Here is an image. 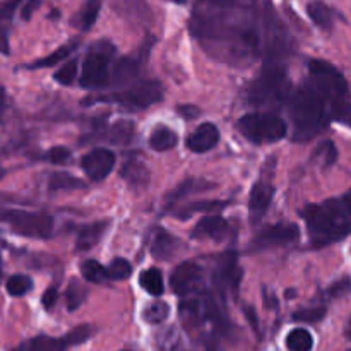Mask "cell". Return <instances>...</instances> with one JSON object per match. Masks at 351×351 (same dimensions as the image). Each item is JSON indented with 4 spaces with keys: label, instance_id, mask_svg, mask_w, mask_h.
I'll use <instances>...</instances> for the list:
<instances>
[{
    "label": "cell",
    "instance_id": "6da1fadb",
    "mask_svg": "<svg viewBox=\"0 0 351 351\" xmlns=\"http://www.w3.org/2000/svg\"><path fill=\"white\" fill-rule=\"evenodd\" d=\"M189 27L202 47L228 62L259 55L278 60L290 45L274 9L259 10L250 0H201Z\"/></svg>",
    "mask_w": 351,
    "mask_h": 351
},
{
    "label": "cell",
    "instance_id": "7a4b0ae2",
    "mask_svg": "<svg viewBox=\"0 0 351 351\" xmlns=\"http://www.w3.org/2000/svg\"><path fill=\"white\" fill-rule=\"evenodd\" d=\"M315 249L331 245L351 233V191L321 204H308L300 211Z\"/></svg>",
    "mask_w": 351,
    "mask_h": 351
},
{
    "label": "cell",
    "instance_id": "3957f363",
    "mask_svg": "<svg viewBox=\"0 0 351 351\" xmlns=\"http://www.w3.org/2000/svg\"><path fill=\"white\" fill-rule=\"evenodd\" d=\"M291 125H293V141L307 143L322 132L332 120V103L311 79L304 82L297 93L290 96Z\"/></svg>",
    "mask_w": 351,
    "mask_h": 351
},
{
    "label": "cell",
    "instance_id": "277c9868",
    "mask_svg": "<svg viewBox=\"0 0 351 351\" xmlns=\"http://www.w3.org/2000/svg\"><path fill=\"white\" fill-rule=\"evenodd\" d=\"M290 93L291 82L287 67L278 60H267L259 77L250 82L247 88L245 99L252 106L278 108L290 101Z\"/></svg>",
    "mask_w": 351,
    "mask_h": 351
},
{
    "label": "cell",
    "instance_id": "5b68a950",
    "mask_svg": "<svg viewBox=\"0 0 351 351\" xmlns=\"http://www.w3.org/2000/svg\"><path fill=\"white\" fill-rule=\"evenodd\" d=\"M115 47L108 40H98L89 47L82 60L81 86L86 89H101L112 82V65Z\"/></svg>",
    "mask_w": 351,
    "mask_h": 351
},
{
    "label": "cell",
    "instance_id": "8992f818",
    "mask_svg": "<svg viewBox=\"0 0 351 351\" xmlns=\"http://www.w3.org/2000/svg\"><path fill=\"white\" fill-rule=\"evenodd\" d=\"M239 132L252 144H273L287 137V123L281 117L267 112L247 113L237 122Z\"/></svg>",
    "mask_w": 351,
    "mask_h": 351
},
{
    "label": "cell",
    "instance_id": "52a82bcc",
    "mask_svg": "<svg viewBox=\"0 0 351 351\" xmlns=\"http://www.w3.org/2000/svg\"><path fill=\"white\" fill-rule=\"evenodd\" d=\"M180 319L189 331H199L211 324L216 329L226 328V321L213 297H184L180 304Z\"/></svg>",
    "mask_w": 351,
    "mask_h": 351
},
{
    "label": "cell",
    "instance_id": "ba28073f",
    "mask_svg": "<svg viewBox=\"0 0 351 351\" xmlns=\"http://www.w3.org/2000/svg\"><path fill=\"white\" fill-rule=\"evenodd\" d=\"M0 221L5 223L14 233L27 239H50L53 233V218L45 211H24V209H3Z\"/></svg>",
    "mask_w": 351,
    "mask_h": 351
},
{
    "label": "cell",
    "instance_id": "9c48e42d",
    "mask_svg": "<svg viewBox=\"0 0 351 351\" xmlns=\"http://www.w3.org/2000/svg\"><path fill=\"white\" fill-rule=\"evenodd\" d=\"M308 79L331 99L332 112L341 103L350 101V88L345 75L338 71L332 64L326 60H311L308 64Z\"/></svg>",
    "mask_w": 351,
    "mask_h": 351
},
{
    "label": "cell",
    "instance_id": "30bf717a",
    "mask_svg": "<svg viewBox=\"0 0 351 351\" xmlns=\"http://www.w3.org/2000/svg\"><path fill=\"white\" fill-rule=\"evenodd\" d=\"M105 99L120 103L122 106H129V108L144 110L163 99V86L156 79H139Z\"/></svg>",
    "mask_w": 351,
    "mask_h": 351
},
{
    "label": "cell",
    "instance_id": "8fae6325",
    "mask_svg": "<svg viewBox=\"0 0 351 351\" xmlns=\"http://www.w3.org/2000/svg\"><path fill=\"white\" fill-rule=\"evenodd\" d=\"M300 239V228L295 223H276L261 230L252 240V249L264 250L271 247H283Z\"/></svg>",
    "mask_w": 351,
    "mask_h": 351
},
{
    "label": "cell",
    "instance_id": "7c38bea8",
    "mask_svg": "<svg viewBox=\"0 0 351 351\" xmlns=\"http://www.w3.org/2000/svg\"><path fill=\"white\" fill-rule=\"evenodd\" d=\"M171 290L178 297H189V295L197 293L202 285V269L195 263H182L175 267L170 276Z\"/></svg>",
    "mask_w": 351,
    "mask_h": 351
},
{
    "label": "cell",
    "instance_id": "4fadbf2b",
    "mask_svg": "<svg viewBox=\"0 0 351 351\" xmlns=\"http://www.w3.org/2000/svg\"><path fill=\"white\" fill-rule=\"evenodd\" d=\"M115 161L117 158L113 151L99 147V149H93L82 156L81 168L91 180L101 182L112 173V170L115 168Z\"/></svg>",
    "mask_w": 351,
    "mask_h": 351
},
{
    "label": "cell",
    "instance_id": "5bb4252c",
    "mask_svg": "<svg viewBox=\"0 0 351 351\" xmlns=\"http://www.w3.org/2000/svg\"><path fill=\"white\" fill-rule=\"evenodd\" d=\"M274 197V185L267 180H257L249 195V219L250 225L257 226L266 216L271 201Z\"/></svg>",
    "mask_w": 351,
    "mask_h": 351
},
{
    "label": "cell",
    "instance_id": "9a60e30c",
    "mask_svg": "<svg viewBox=\"0 0 351 351\" xmlns=\"http://www.w3.org/2000/svg\"><path fill=\"white\" fill-rule=\"evenodd\" d=\"M240 280H242V269H240L239 264H237L235 254L223 256L215 271V283L216 287H218V290H226L230 291V293L237 295Z\"/></svg>",
    "mask_w": 351,
    "mask_h": 351
},
{
    "label": "cell",
    "instance_id": "2e32d148",
    "mask_svg": "<svg viewBox=\"0 0 351 351\" xmlns=\"http://www.w3.org/2000/svg\"><path fill=\"white\" fill-rule=\"evenodd\" d=\"M230 235V225L223 216L211 215L204 216L197 225L194 226L191 233V239L194 240H213V242H221Z\"/></svg>",
    "mask_w": 351,
    "mask_h": 351
},
{
    "label": "cell",
    "instance_id": "e0dca14e",
    "mask_svg": "<svg viewBox=\"0 0 351 351\" xmlns=\"http://www.w3.org/2000/svg\"><path fill=\"white\" fill-rule=\"evenodd\" d=\"M218 141H219V130L216 129L215 123L208 122L199 125L197 129L187 137L185 146H187V149L192 151V153L201 154V153H208V151H211L213 147L218 144Z\"/></svg>",
    "mask_w": 351,
    "mask_h": 351
},
{
    "label": "cell",
    "instance_id": "ac0fdd59",
    "mask_svg": "<svg viewBox=\"0 0 351 351\" xmlns=\"http://www.w3.org/2000/svg\"><path fill=\"white\" fill-rule=\"evenodd\" d=\"M182 249V242L175 239L171 233L167 230H158L153 237V243H151V254L156 261H170L171 257L177 256Z\"/></svg>",
    "mask_w": 351,
    "mask_h": 351
},
{
    "label": "cell",
    "instance_id": "d6986e66",
    "mask_svg": "<svg viewBox=\"0 0 351 351\" xmlns=\"http://www.w3.org/2000/svg\"><path fill=\"white\" fill-rule=\"evenodd\" d=\"M67 348L69 346L64 341V338H51V336L40 335L26 339L10 351H65Z\"/></svg>",
    "mask_w": 351,
    "mask_h": 351
},
{
    "label": "cell",
    "instance_id": "ffe728a7",
    "mask_svg": "<svg viewBox=\"0 0 351 351\" xmlns=\"http://www.w3.org/2000/svg\"><path fill=\"white\" fill-rule=\"evenodd\" d=\"M106 225H108L106 221H98L82 226L77 233V240H75V250L77 252H88V250H91L99 242L103 233H105Z\"/></svg>",
    "mask_w": 351,
    "mask_h": 351
},
{
    "label": "cell",
    "instance_id": "44dd1931",
    "mask_svg": "<svg viewBox=\"0 0 351 351\" xmlns=\"http://www.w3.org/2000/svg\"><path fill=\"white\" fill-rule=\"evenodd\" d=\"M215 187V184L208 180H202V178H187L185 182H182L178 187H175V191L171 192L170 195L167 197V206L171 208L177 201H180L182 197L189 194H194V192H204V191H211Z\"/></svg>",
    "mask_w": 351,
    "mask_h": 351
},
{
    "label": "cell",
    "instance_id": "7402d4cb",
    "mask_svg": "<svg viewBox=\"0 0 351 351\" xmlns=\"http://www.w3.org/2000/svg\"><path fill=\"white\" fill-rule=\"evenodd\" d=\"M123 180L132 187H144L149 184V170L144 167L143 161L139 160H129L123 165L122 171H120Z\"/></svg>",
    "mask_w": 351,
    "mask_h": 351
},
{
    "label": "cell",
    "instance_id": "603a6c76",
    "mask_svg": "<svg viewBox=\"0 0 351 351\" xmlns=\"http://www.w3.org/2000/svg\"><path fill=\"white\" fill-rule=\"evenodd\" d=\"M177 143H178L177 132L167 125H158L149 136L151 149L158 151V153H161V151L173 149V147L177 146Z\"/></svg>",
    "mask_w": 351,
    "mask_h": 351
},
{
    "label": "cell",
    "instance_id": "cb8c5ba5",
    "mask_svg": "<svg viewBox=\"0 0 351 351\" xmlns=\"http://www.w3.org/2000/svg\"><path fill=\"white\" fill-rule=\"evenodd\" d=\"M139 283L143 287V290L153 295V297H161L163 295V274L156 267H147V269H144L139 276Z\"/></svg>",
    "mask_w": 351,
    "mask_h": 351
},
{
    "label": "cell",
    "instance_id": "d4e9b609",
    "mask_svg": "<svg viewBox=\"0 0 351 351\" xmlns=\"http://www.w3.org/2000/svg\"><path fill=\"white\" fill-rule=\"evenodd\" d=\"M139 67H141V62L136 55H134V57L122 58V60L112 69V79H113L112 82H115V84H122V82L130 81V79L137 74Z\"/></svg>",
    "mask_w": 351,
    "mask_h": 351
},
{
    "label": "cell",
    "instance_id": "484cf974",
    "mask_svg": "<svg viewBox=\"0 0 351 351\" xmlns=\"http://www.w3.org/2000/svg\"><path fill=\"white\" fill-rule=\"evenodd\" d=\"M307 14L312 19V23L321 29L328 31L332 27V21H335V14L329 9L326 3L322 2H311L307 5Z\"/></svg>",
    "mask_w": 351,
    "mask_h": 351
},
{
    "label": "cell",
    "instance_id": "4316f807",
    "mask_svg": "<svg viewBox=\"0 0 351 351\" xmlns=\"http://www.w3.org/2000/svg\"><path fill=\"white\" fill-rule=\"evenodd\" d=\"M105 139H108L113 144H129L134 137V123L125 122V120H120L115 122L113 125H110L105 130Z\"/></svg>",
    "mask_w": 351,
    "mask_h": 351
},
{
    "label": "cell",
    "instance_id": "83f0119b",
    "mask_svg": "<svg viewBox=\"0 0 351 351\" xmlns=\"http://www.w3.org/2000/svg\"><path fill=\"white\" fill-rule=\"evenodd\" d=\"M228 206L226 201H195L187 204L185 208H182L180 211H175V218L180 219H187L189 216L194 215V213H211V211H218V209L225 208Z\"/></svg>",
    "mask_w": 351,
    "mask_h": 351
},
{
    "label": "cell",
    "instance_id": "f1b7e54d",
    "mask_svg": "<svg viewBox=\"0 0 351 351\" xmlns=\"http://www.w3.org/2000/svg\"><path fill=\"white\" fill-rule=\"evenodd\" d=\"M81 273L82 278H84L88 283H95V285H103L106 281H110L108 276V269L105 266L98 263V261H84L81 266Z\"/></svg>",
    "mask_w": 351,
    "mask_h": 351
},
{
    "label": "cell",
    "instance_id": "f546056e",
    "mask_svg": "<svg viewBox=\"0 0 351 351\" xmlns=\"http://www.w3.org/2000/svg\"><path fill=\"white\" fill-rule=\"evenodd\" d=\"M86 297H88V288L82 285L79 280H71V285L65 291V304H67V311L74 312L84 304Z\"/></svg>",
    "mask_w": 351,
    "mask_h": 351
},
{
    "label": "cell",
    "instance_id": "4dcf8cb0",
    "mask_svg": "<svg viewBox=\"0 0 351 351\" xmlns=\"http://www.w3.org/2000/svg\"><path fill=\"white\" fill-rule=\"evenodd\" d=\"M287 346L290 351H312L314 338L307 329L297 328L287 336Z\"/></svg>",
    "mask_w": 351,
    "mask_h": 351
},
{
    "label": "cell",
    "instance_id": "1f68e13d",
    "mask_svg": "<svg viewBox=\"0 0 351 351\" xmlns=\"http://www.w3.org/2000/svg\"><path fill=\"white\" fill-rule=\"evenodd\" d=\"M170 315V305L163 300H154L143 311V319L147 324H163Z\"/></svg>",
    "mask_w": 351,
    "mask_h": 351
},
{
    "label": "cell",
    "instance_id": "d6a6232c",
    "mask_svg": "<svg viewBox=\"0 0 351 351\" xmlns=\"http://www.w3.org/2000/svg\"><path fill=\"white\" fill-rule=\"evenodd\" d=\"M77 47V43H69V45H64V47H60L58 50H55L53 53L48 55V57L45 58H40V60L33 62V64L27 65V69H45V67H51V65H57L60 64L62 60H65V58L69 57V55L74 51V48Z\"/></svg>",
    "mask_w": 351,
    "mask_h": 351
},
{
    "label": "cell",
    "instance_id": "836d02e7",
    "mask_svg": "<svg viewBox=\"0 0 351 351\" xmlns=\"http://www.w3.org/2000/svg\"><path fill=\"white\" fill-rule=\"evenodd\" d=\"M5 290L10 297H24L33 290V280L26 274H14L7 280Z\"/></svg>",
    "mask_w": 351,
    "mask_h": 351
},
{
    "label": "cell",
    "instance_id": "e575fe53",
    "mask_svg": "<svg viewBox=\"0 0 351 351\" xmlns=\"http://www.w3.org/2000/svg\"><path fill=\"white\" fill-rule=\"evenodd\" d=\"M99 9H101V0H88L84 5V9L81 10L77 19V26L82 31H89L93 27V24L98 19Z\"/></svg>",
    "mask_w": 351,
    "mask_h": 351
},
{
    "label": "cell",
    "instance_id": "d590c367",
    "mask_svg": "<svg viewBox=\"0 0 351 351\" xmlns=\"http://www.w3.org/2000/svg\"><path fill=\"white\" fill-rule=\"evenodd\" d=\"M180 345V335L175 328H165L156 335V346L160 351H175Z\"/></svg>",
    "mask_w": 351,
    "mask_h": 351
},
{
    "label": "cell",
    "instance_id": "8d00e7d4",
    "mask_svg": "<svg viewBox=\"0 0 351 351\" xmlns=\"http://www.w3.org/2000/svg\"><path fill=\"white\" fill-rule=\"evenodd\" d=\"M79 187H82V182L69 173H51L50 180H48V189L50 191H65V189Z\"/></svg>",
    "mask_w": 351,
    "mask_h": 351
},
{
    "label": "cell",
    "instance_id": "74e56055",
    "mask_svg": "<svg viewBox=\"0 0 351 351\" xmlns=\"http://www.w3.org/2000/svg\"><path fill=\"white\" fill-rule=\"evenodd\" d=\"M328 314V308L326 307H308L302 308V311L295 312L293 321L295 322H304V324H317Z\"/></svg>",
    "mask_w": 351,
    "mask_h": 351
},
{
    "label": "cell",
    "instance_id": "f35d334b",
    "mask_svg": "<svg viewBox=\"0 0 351 351\" xmlns=\"http://www.w3.org/2000/svg\"><path fill=\"white\" fill-rule=\"evenodd\" d=\"M77 58H72V60L65 62L60 69L53 74V79L62 86H69L74 82V79L77 77Z\"/></svg>",
    "mask_w": 351,
    "mask_h": 351
},
{
    "label": "cell",
    "instance_id": "ab89813d",
    "mask_svg": "<svg viewBox=\"0 0 351 351\" xmlns=\"http://www.w3.org/2000/svg\"><path fill=\"white\" fill-rule=\"evenodd\" d=\"M106 269H108L110 280L113 281L127 280L132 274V266L125 259H122V257H115Z\"/></svg>",
    "mask_w": 351,
    "mask_h": 351
},
{
    "label": "cell",
    "instance_id": "60d3db41",
    "mask_svg": "<svg viewBox=\"0 0 351 351\" xmlns=\"http://www.w3.org/2000/svg\"><path fill=\"white\" fill-rule=\"evenodd\" d=\"M314 158L319 161V163H322V167L328 168L331 167V165H335L336 160H338V149H336V146L331 143V141H328V143H322L321 146H319V149L315 151Z\"/></svg>",
    "mask_w": 351,
    "mask_h": 351
},
{
    "label": "cell",
    "instance_id": "b9f144b4",
    "mask_svg": "<svg viewBox=\"0 0 351 351\" xmlns=\"http://www.w3.org/2000/svg\"><path fill=\"white\" fill-rule=\"evenodd\" d=\"M93 336V328L88 324L77 326V328L71 329L67 335L64 336V341L67 343V346H75L81 345V343H86Z\"/></svg>",
    "mask_w": 351,
    "mask_h": 351
},
{
    "label": "cell",
    "instance_id": "7bdbcfd3",
    "mask_svg": "<svg viewBox=\"0 0 351 351\" xmlns=\"http://www.w3.org/2000/svg\"><path fill=\"white\" fill-rule=\"evenodd\" d=\"M45 158H47V161H50V163L60 165V163H65V161L71 158V151L64 146H53L48 149V153L45 154Z\"/></svg>",
    "mask_w": 351,
    "mask_h": 351
},
{
    "label": "cell",
    "instance_id": "ee69618b",
    "mask_svg": "<svg viewBox=\"0 0 351 351\" xmlns=\"http://www.w3.org/2000/svg\"><path fill=\"white\" fill-rule=\"evenodd\" d=\"M57 298H58V291L57 288H48L47 291L43 293V297H41V304H43L45 311H51V308L55 307V304H57Z\"/></svg>",
    "mask_w": 351,
    "mask_h": 351
},
{
    "label": "cell",
    "instance_id": "f6af8a7d",
    "mask_svg": "<svg viewBox=\"0 0 351 351\" xmlns=\"http://www.w3.org/2000/svg\"><path fill=\"white\" fill-rule=\"evenodd\" d=\"M348 290H350V280H343V281H338V283L332 285L331 290H329V295H332V297H338V295L346 293Z\"/></svg>",
    "mask_w": 351,
    "mask_h": 351
},
{
    "label": "cell",
    "instance_id": "bcb514c9",
    "mask_svg": "<svg viewBox=\"0 0 351 351\" xmlns=\"http://www.w3.org/2000/svg\"><path fill=\"white\" fill-rule=\"evenodd\" d=\"M0 53L9 55L10 53V45H9V34L3 26H0Z\"/></svg>",
    "mask_w": 351,
    "mask_h": 351
},
{
    "label": "cell",
    "instance_id": "7dc6e473",
    "mask_svg": "<svg viewBox=\"0 0 351 351\" xmlns=\"http://www.w3.org/2000/svg\"><path fill=\"white\" fill-rule=\"evenodd\" d=\"M178 112L182 113V115L184 117H197L199 115V110L195 108V106H189V105H185V106H180V108H178Z\"/></svg>",
    "mask_w": 351,
    "mask_h": 351
},
{
    "label": "cell",
    "instance_id": "c3c4849f",
    "mask_svg": "<svg viewBox=\"0 0 351 351\" xmlns=\"http://www.w3.org/2000/svg\"><path fill=\"white\" fill-rule=\"evenodd\" d=\"M247 317H249V322L250 324H252V328L256 329V331H259V321H257V317H256V312H254V308L252 307H247Z\"/></svg>",
    "mask_w": 351,
    "mask_h": 351
},
{
    "label": "cell",
    "instance_id": "681fc988",
    "mask_svg": "<svg viewBox=\"0 0 351 351\" xmlns=\"http://www.w3.org/2000/svg\"><path fill=\"white\" fill-rule=\"evenodd\" d=\"M5 105H7V96H5V89L0 88V120H2L3 112H5Z\"/></svg>",
    "mask_w": 351,
    "mask_h": 351
},
{
    "label": "cell",
    "instance_id": "f907efd6",
    "mask_svg": "<svg viewBox=\"0 0 351 351\" xmlns=\"http://www.w3.org/2000/svg\"><path fill=\"white\" fill-rule=\"evenodd\" d=\"M346 338L351 339V319H350V322H348V328H346Z\"/></svg>",
    "mask_w": 351,
    "mask_h": 351
},
{
    "label": "cell",
    "instance_id": "816d5d0a",
    "mask_svg": "<svg viewBox=\"0 0 351 351\" xmlns=\"http://www.w3.org/2000/svg\"><path fill=\"white\" fill-rule=\"evenodd\" d=\"M3 175H5V170H3V167H2V165H0V180H2V178H3Z\"/></svg>",
    "mask_w": 351,
    "mask_h": 351
},
{
    "label": "cell",
    "instance_id": "f5cc1de1",
    "mask_svg": "<svg viewBox=\"0 0 351 351\" xmlns=\"http://www.w3.org/2000/svg\"><path fill=\"white\" fill-rule=\"evenodd\" d=\"M171 2H175V3H185V2H187V0H171Z\"/></svg>",
    "mask_w": 351,
    "mask_h": 351
},
{
    "label": "cell",
    "instance_id": "db71d44e",
    "mask_svg": "<svg viewBox=\"0 0 351 351\" xmlns=\"http://www.w3.org/2000/svg\"><path fill=\"white\" fill-rule=\"evenodd\" d=\"M0 276H2V257H0Z\"/></svg>",
    "mask_w": 351,
    "mask_h": 351
}]
</instances>
